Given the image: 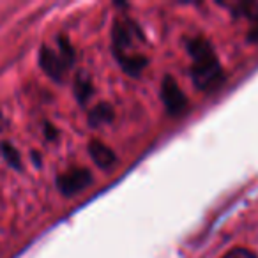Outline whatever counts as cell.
<instances>
[{"label":"cell","mask_w":258,"mask_h":258,"mask_svg":"<svg viewBox=\"0 0 258 258\" xmlns=\"http://www.w3.org/2000/svg\"><path fill=\"white\" fill-rule=\"evenodd\" d=\"M111 44L115 58L129 76H138L149 64L147 55L142 50L145 44V36L131 18L120 16L115 20L111 29Z\"/></svg>","instance_id":"6da1fadb"},{"label":"cell","mask_w":258,"mask_h":258,"mask_svg":"<svg viewBox=\"0 0 258 258\" xmlns=\"http://www.w3.org/2000/svg\"><path fill=\"white\" fill-rule=\"evenodd\" d=\"M187 51L191 55V78L198 90L211 92L216 90L225 80L221 64L218 60L216 50L205 37H193L187 39Z\"/></svg>","instance_id":"7a4b0ae2"},{"label":"cell","mask_w":258,"mask_h":258,"mask_svg":"<svg viewBox=\"0 0 258 258\" xmlns=\"http://www.w3.org/2000/svg\"><path fill=\"white\" fill-rule=\"evenodd\" d=\"M75 62V50L64 36L57 37V48L43 44L39 50V66L50 78L62 82Z\"/></svg>","instance_id":"3957f363"},{"label":"cell","mask_w":258,"mask_h":258,"mask_svg":"<svg viewBox=\"0 0 258 258\" xmlns=\"http://www.w3.org/2000/svg\"><path fill=\"white\" fill-rule=\"evenodd\" d=\"M90 182H92V173L87 168H69L68 172L57 177V187L66 197L80 193L85 187H89Z\"/></svg>","instance_id":"277c9868"},{"label":"cell","mask_w":258,"mask_h":258,"mask_svg":"<svg viewBox=\"0 0 258 258\" xmlns=\"http://www.w3.org/2000/svg\"><path fill=\"white\" fill-rule=\"evenodd\" d=\"M161 99L170 115H179L186 110L187 97L180 90L179 83L173 76H165L161 82Z\"/></svg>","instance_id":"5b68a950"},{"label":"cell","mask_w":258,"mask_h":258,"mask_svg":"<svg viewBox=\"0 0 258 258\" xmlns=\"http://www.w3.org/2000/svg\"><path fill=\"white\" fill-rule=\"evenodd\" d=\"M89 154H90V158H92V161L103 170L111 168V166L117 163V156H115V152L111 151L106 144H103V142H99V140L90 142L89 144Z\"/></svg>","instance_id":"8992f818"},{"label":"cell","mask_w":258,"mask_h":258,"mask_svg":"<svg viewBox=\"0 0 258 258\" xmlns=\"http://www.w3.org/2000/svg\"><path fill=\"white\" fill-rule=\"evenodd\" d=\"M232 15L235 18H244L251 23L249 41H258V4H237L233 6Z\"/></svg>","instance_id":"52a82bcc"},{"label":"cell","mask_w":258,"mask_h":258,"mask_svg":"<svg viewBox=\"0 0 258 258\" xmlns=\"http://www.w3.org/2000/svg\"><path fill=\"white\" fill-rule=\"evenodd\" d=\"M113 108L111 104L108 103H99L89 111V124L92 127H99V125H104V124H110L113 120Z\"/></svg>","instance_id":"ba28073f"},{"label":"cell","mask_w":258,"mask_h":258,"mask_svg":"<svg viewBox=\"0 0 258 258\" xmlns=\"http://www.w3.org/2000/svg\"><path fill=\"white\" fill-rule=\"evenodd\" d=\"M94 92V87H92V82H90V78L87 75H78L75 80V96L76 99L80 101L82 104H85L87 101L90 99V96H92Z\"/></svg>","instance_id":"9c48e42d"},{"label":"cell","mask_w":258,"mask_h":258,"mask_svg":"<svg viewBox=\"0 0 258 258\" xmlns=\"http://www.w3.org/2000/svg\"><path fill=\"white\" fill-rule=\"evenodd\" d=\"M0 151H2V156H4V159L13 166V168L22 170V166H23L22 165V156H20V152L16 151V147H13L11 144L4 142V144L0 145Z\"/></svg>","instance_id":"30bf717a"},{"label":"cell","mask_w":258,"mask_h":258,"mask_svg":"<svg viewBox=\"0 0 258 258\" xmlns=\"http://www.w3.org/2000/svg\"><path fill=\"white\" fill-rule=\"evenodd\" d=\"M221 258H258L253 251L246 249V247H233L228 253H225Z\"/></svg>","instance_id":"8fae6325"},{"label":"cell","mask_w":258,"mask_h":258,"mask_svg":"<svg viewBox=\"0 0 258 258\" xmlns=\"http://www.w3.org/2000/svg\"><path fill=\"white\" fill-rule=\"evenodd\" d=\"M6 129V118H4V115L0 113V131H4Z\"/></svg>","instance_id":"7c38bea8"}]
</instances>
